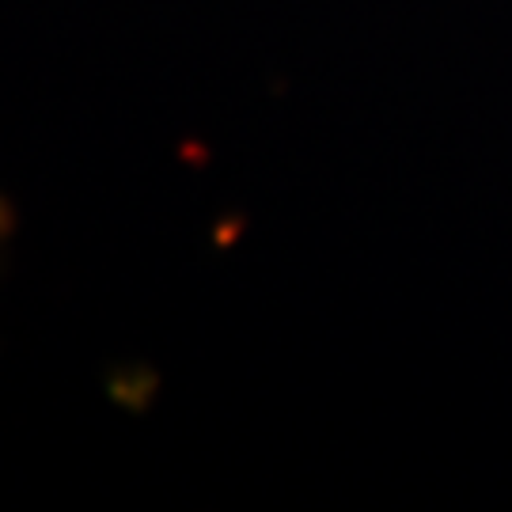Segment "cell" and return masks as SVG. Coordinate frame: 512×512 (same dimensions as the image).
<instances>
[{
  "label": "cell",
  "instance_id": "1",
  "mask_svg": "<svg viewBox=\"0 0 512 512\" xmlns=\"http://www.w3.org/2000/svg\"><path fill=\"white\" fill-rule=\"evenodd\" d=\"M12 232H16V213H12V205L0 198V251H4V243L12 239Z\"/></svg>",
  "mask_w": 512,
  "mask_h": 512
}]
</instances>
